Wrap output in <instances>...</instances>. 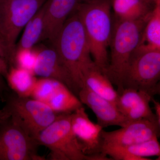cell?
Returning a JSON list of instances; mask_svg holds the SVG:
<instances>
[{"label":"cell","instance_id":"1","mask_svg":"<svg viewBox=\"0 0 160 160\" xmlns=\"http://www.w3.org/2000/svg\"><path fill=\"white\" fill-rule=\"evenodd\" d=\"M111 0H86L77 9L82 20L92 58L105 72L109 64L108 49L112 30Z\"/></svg>","mask_w":160,"mask_h":160},{"label":"cell","instance_id":"2","mask_svg":"<svg viewBox=\"0 0 160 160\" xmlns=\"http://www.w3.org/2000/svg\"><path fill=\"white\" fill-rule=\"evenodd\" d=\"M53 46L71 75L79 93L83 86L84 72L94 62L77 9L66 20Z\"/></svg>","mask_w":160,"mask_h":160},{"label":"cell","instance_id":"3","mask_svg":"<svg viewBox=\"0 0 160 160\" xmlns=\"http://www.w3.org/2000/svg\"><path fill=\"white\" fill-rule=\"evenodd\" d=\"M149 15L137 20L118 19L112 30L109 46L111 53L104 73L118 87V93L124 89L126 72L133 52L141 42Z\"/></svg>","mask_w":160,"mask_h":160},{"label":"cell","instance_id":"4","mask_svg":"<svg viewBox=\"0 0 160 160\" xmlns=\"http://www.w3.org/2000/svg\"><path fill=\"white\" fill-rule=\"evenodd\" d=\"M71 113L59 115L56 120L40 133V146L50 150L52 160H91L84 152L72 128Z\"/></svg>","mask_w":160,"mask_h":160},{"label":"cell","instance_id":"5","mask_svg":"<svg viewBox=\"0 0 160 160\" xmlns=\"http://www.w3.org/2000/svg\"><path fill=\"white\" fill-rule=\"evenodd\" d=\"M45 0H0V39L10 62L19 36Z\"/></svg>","mask_w":160,"mask_h":160},{"label":"cell","instance_id":"6","mask_svg":"<svg viewBox=\"0 0 160 160\" xmlns=\"http://www.w3.org/2000/svg\"><path fill=\"white\" fill-rule=\"evenodd\" d=\"M4 102L11 116L37 140L40 133L61 114L41 101L31 97H20L11 91L6 94Z\"/></svg>","mask_w":160,"mask_h":160},{"label":"cell","instance_id":"7","mask_svg":"<svg viewBox=\"0 0 160 160\" xmlns=\"http://www.w3.org/2000/svg\"><path fill=\"white\" fill-rule=\"evenodd\" d=\"M160 80V50L139 46L132 56L123 88L142 90L152 95Z\"/></svg>","mask_w":160,"mask_h":160},{"label":"cell","instance_id":"8","mask_svg":"<svg viewBox=\"0 0 160 160\" xmlns=\"http://www.w3.org/2000/svg\"><path fill=\"white\" fill-rule=\"evenodd\" d=\"M40 146L12 116L0 125V160H45L38 153Z\"/></svg>","mask_w":160,"mask_h":160},{"label":"cell","instance_id":"9","mask_svg":"<svg viewBox=\"0 0 160 160\" xmlns=\"http://www.w3.org/2000/svg\"><path fill=\"white\" fill-rule=\"evenodd\" d=\"M31 97L59 114L72 113L83 106L78 96L66 85L49 78H38Z\"/></svg>","mask_w":160,"mask_h":160},{"label":"cell","instance_id":"10","mask_svg":"<svg viewBox=\"0 0 160 160\" xmlns=\"http://www.w3.org/2000/svg\"><path fill=\"white\" fill-rule=\"evenodd\" d=\"M160 136L158 121L146 119L136 120L129 122L126 126L114 131L103 130L102 146H129L158 138Z\"/></svg>","mask_w":160,"mask_h":160},{"label":"cell","instance_id":"11","mask_svg":"<svg viewBox=\"0 0 160 160\" xmlns=\"http://www.w3.org/2000/svg\"><path fill=\"white\" fill-rule=\"evenodd\" d=\"M72 128L86 155L91 160H104L101 153L102 126L89 118L83 106L71 113Z\"/></svg>","mask_w":160,"mask_h":160},{"label":"cell","instance_id":"12","mask_svg":"<svg viewBox=\"0 0 160 160\" xmlns=\"http://www.w3.org/2000/svg\"><path fill=\"white\" fill-rule=\"evenodd\" d=\"M78 97L83 105L94 112L98 124L103 128L111 126L124 127L129 122L115 104L96 94L85 85L80 90Z\"/></svg>","mask_w":160,"mask_h":160},{"label":"cell","instance_id":"13","mask_svg":"<svg viewBox=\"0 0 160 160\" xmlns=\"http://www.w3.org/2000/svg\"><path fill=\"white\" fill-rule=\"evenodd\" d=\"M33 73L39 78L57 80L66 85L78 96V91L71 75L54 47L38 50Z\"/></svg>","mask_w":160,"mask_h":160},{"label":"cell","instance_id":"14","mask_svg":"<svg viewBox=\"0 0 160 160\" xmlns=\"http://www.w3.org/2000/svg\"><path fill=\"white\" fill-rule=\"evenodd\" d=\"M86 0H48L45 3L42 39L54 45L65 22L80 4Z\"/></svg>","mask_w":160,"mask_h":160},{"label":"cell","instance_id":"15","mask_svg":"<svg viewBox=\"0 0 160 160\" xmlns=\"http://www.w3.org/2000/svg\"><path fill=\"white\" fill-rule=\"evenodd\" d=\"M101 153L112 160H149L146 157L160 156L158 138L126 146H102Z\"/></svg>","mask_w":160,"mask_h":160},{"label":"cell","instance_id":"16","mask_svg":"<svg viewBox=\"0 0 160 160\" xmlns=\"http://www.w3.org/2000/svg\"><path fill=\"white\" fill-rule=\"evenodd\" d=\"M83 86L116 105L119 93L109 78L95 64L89 67L83 74Z\"/></svg>","mask_w":160,"mask_h":160},{"label":"cell","instance_id":"17","mask_svg":"<svg viewBox=\"0 0 160 160\" xmlns=\"http://www.w3.org/2000/svg\"><path fill=\"white\" fill-rule=\"evenodd\" d=\"M11 91L20 97H31L38 78L32 72L11 66L6 78Z\"/></svg>","mask_w":160,"mask_h":160},{"label":"cell","instance_id":"18","mask_svg":"<svg viewBox=\"0 0 160 160\" xmlns=\"http://www.w3.org/2000/svg\"><path fill=\"white\" fill-rule=\"evenodd\" d=\"M45 3L24 27L15 49H32L42 39L45 26ZM15 51V50H14Z\"/></svg>","mask_w":160,"mask_h":160},{"label":"cell","instance_id":"19","mask_svg":"<svg viewBox=\"0 0 160 160\" xmlns=\"http://www.w3.org/2000/svg\"><path fill=\"white\" fill-rule=\"evenodd\" d=\"M149 0H111V7L119 19L137 20L147 17Z\"/></svg>","mask_w":160,"mask_h":160},{"label":"cell","instance_id":"20","mask_svg":"<svg viewBox=\"0 0 160 160\" xmlns=\"http://www.w3.org/2000/svg\"><path fill=\"white\" fill-rule=\"evenodd\" d=\"M152 98V95L146 92L124 88L119 93L116 106L125 116L128 112H136L144 109L150 104Z\"/></svg>","mask_w":160,"mask_h":160},{"label":"cell","instance_id":"21","mask_svg":"<svg viewBox=\"0 0 160 160\" xmlns=\"http://www.w3.org/2000/svg\"><path fill=\"white\" fill-rule=\"evenodd\" d=\"M155 3L145 25L139 46L160 50V1Z\"/></svg>","mask_w":160,"mask_h":160},{"label":"cell","instance_id":"22","mask_svg":"<svg viewBox=\"0 0 160 160\" xmlns=\"http://www.w3.org/2000/svg\"><path fill=\"white\" fill-rule=\"evenodd\" d=\"M38 56V50L32 49L15 50L9 67H19L33 72Z\"/></svg>","mask_w":160,"mask_h":160},{"label":"cell","instance_id":"23","mask_svg":"<svg viewBox=\"0 0 160 160\" xmlns=\"http://www.w3.org/2000/svg\"><path fill=\"white\" fill-rule=\"evenodd\" d=\"M10 57L0 39V74L6 79L9 68Z\"/></svg>","mask_w":160,"mask_h":160},{"label":"cell","instance_id":"24","mask_svg":"<svg viewBox=\"0 0 160 160\" xmlns=\"http://www.w3.org/2000/svg\"><path fill=\"white\" fill-rule=\"evenodd\" d=\"M4 78H5L4 77L0 74V98L2 102L4 101L6 94L11 91Z\"/></svg>","mask_w":160,"mask_h":160},{"label":"cell","instance_id":"25","mask_svg":"<svg viewBox=\"0 0 160 160\" xmlns=\"http://www.w3.org/2000/svg\"><path fill=\"white\" fill-rule=\"evenodd\" d=\"M11 116V112L7 106H5L2 109H0V125Z\"/></svg>","mask_w":160,"mask_h":160},{"label":"cell","instance_id":"26","mask_svg":"<svg viewBox=\"0 0 160 160\" xmlns=\"http://www.w3.org/2000/svg\"><path fill=\"white\" fill-rule=\"evenodd\" d=\"M151 102H152L153 105H154L158 122L160 128V103L156 100L152 98Z\"/></svg>","mask_w":160,"mask_h":160},{"label":"cell","instance_id":"27","mask_svg":"<svg viewBox=\"0 0 160 160\" xmlns=\"http://www.w3.org/2000/svg\"><path fill=\"white\" fill-rule=\"evenodd\" d=\"M155 93H157L160 96V82L158 83L157 86L156 87L155 89L154 94Z\"/></svg>","mask_w":160,"mask_h":160},{"label":"cell","instance_id":"28","mask_svg":"<svg viewBox=\"0 0 160 160\" xmlns=\"http://www.w3.org/2000/svg\"><path fill=\"white\" fill-rule=\"evenodd\" d=\"M149 1H154L155 3H156L157 2H159V1H160V0H149Z\"/></svg>","mask_w":160,"mask_h":160},{"label":"cell","instance_id":"29","mask_svg":"<svg viewBox=\"0 0 160 160\" xmlns=\"http://www.w3.org/2000/svg\"><path fill=\"white\" fill-rule=\"evenodd\" d=\"M156 160H160V157H158V158Z\"/></svg>","mask_w":160,"mask_h":160},{"label":"cell","instance_id":"30","mask_svg":"<svg viewBox=\"0 0 160 160\" xmlns=\"http://www.w3.org/2000/svg\"></svg>","mask_w":160,"mask_h":160}]
</instances>
